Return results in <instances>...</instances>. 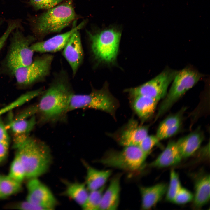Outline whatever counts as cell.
<instances>
[{"label": "cell", "instance_id": "1", "mask_svg": "<svg viewBox=\"0 0 210 210\" xmlns=\"http://www.w3.org/2000/svg\"><path fill=\"white\" fill-rule=\"evenodd\" d=\"M64 76L56 78L41 94L37 113L41 124H54L66 119L70 98L73 93Z\"/></svg>", "mask_w": 210, "mask_h": 210}, {"label": "cell", "instance_id": "2", "mask_svg": "<svg viewBox=\"0 0 210 210\" xmlns=\"http://www.w3.org/2000/svg\"><path fill=\"white\" fill-rule=\"evenodd\" d=\"M13 147L24 167L26 178H37L48 169L52 157L43 141L28 135H18L14 138Z\"/></svg>", "mask_w": 210, "mask_h": 210}, {"label": "cell", "instance_id": "3", "mask_svg": "<svg viewBox=\"0 0 210 210\" xmlns=\"http://www.w3.org/2000/svg\"><path fill=\"white\" fill-rule=\"evenodd\" d=\"M72 1L67 0L31 18L30 23L35 38L42 39L50 34L60 32L75 21L77 15Z\"/></svg>", "mask_w": 210, "mask_h": 210}, {"label": "cell", "instance_id": "4", "mask_svg": "<svg viewBox=\"0 0 210 210\" xmlns=\"http://www.w3.org/2000/svg\"><path fill=\"white\" fill-rule=\"evenodd\" d=\"M119 106V102L106 87L100 90H93L86 94L71 95L68 112L79 109L92 108L106 112L115 117V113Z\"/></svg>", "mask_w": 210, "mask_h": 210}, {"label": "cell", "instance_id": "5", "mask_svg": "<svg viewBox=\"0 0 210 210\" xmlns=\"http://www.w3.org/2000/svg\"><path fill=\"white\" fill-rule=\"evenodd\" d=\"M124 147L121 150L108 151L99 162L107 167L129 172L137 171L142 167L148 155L137 146Z\"/></svg>", "mask_w": 210, "mask_h": 210}, {"label": "cell", "instance_id": "6", "mask_svg": "<svg viewBox=\"0 0 210 210\" xmlns=\"http://www.w3.org/2000/svg\"><path fill=\"white\" fill-rule=\"evenodd\" d=\"M201 77L200 73L191 67H186L178 71L159 106L155 120L168 111L181 97L197 83Z\"/></svg>", "mask_w": 210, "mask_h": 210}, {"label": "cell", "instance_id": "7", "mask_svg": "<svg viewBox=\"0 0 210 210\" xmlns=\"http://www.w3.org/2000/svg\"><path fill=\"white\" fill-rule=\"evenodd\" d=\"M19 28L13 32L10 49L6 60V66L12 73L18 68L30 64L33 60L34 52L30 46L36 38L32 36H24Z\"/></svg>", "mask_w": 210, "mask_h": 210}, {"label": "cell", "instance_id": "8", "mask_svg": "<svg viewBox=\"0 0 210 210\" xmlns=\"http://www.w3.org/2000/svg\"><path fill=\"white\" fill-rule=\"evenodd\" d=\"M92 52L95 58L100 61L113 62L118 53L121 34L110 29L92 34L88 32Z\"/></svg>", "mask_w": 210, "mask_h": 210}, {"label": "cell", "instance_id": "9", "mask_svg": "<svg viewBox=\"0 0 210 210\" xmlns=\"http://www.w3.org/2000/svg\"><path fill=\"white\" fill-rule=\"evenodd\" d=\"M53 58L52 55L45 54L30 64L15 69L12 73L18 84L27 86L44 79L50 72Z\"/></svg>", "mask_w": 210, "mask_h": 210}, {"label": "cell", "instance_id": "10", "mask_svg": "<svg viewBox=\"0 0 210 210\" xmlns=\"http://www.w3.org/2000/svg\"><path fill=\"white\" fill-rule=\"evenodd\" d=\"M178 71L166 69L146 83L136 87L127 89L125 91L128 93L131 97L143 96L159 101L166 96L168 87Z\"/></svg>", "mask_w": 210, "mask_h": 210}, {"label": "cell", "instance_id": "11", "mask_svg": "<svg viewBox=\"0 0 210 210\" xmlns=\"http://www.w3.org/2000/svg\"><path fill=\"white\" fill-rule=\"evenodd\" d=\"M27 185V194L26 200L43 208L53 209L57 201L52 193L37 178L28 179Z\"/></svg>", "mask_w": 210, "mask_h": 210}, {"label": "cell", "instance_id": "12", "mask_svg": "<svg viewBox=\"0 0 210 210\" xmlns=\"http://www.w3.org/2000/svg\"><path fill=\"white\" fill-rule=\"evenodd\" d=\"M148 127L139 125L132 118L117 133L112 136L119 144L124 147L138 146L148 134Z\"/></svg>", "mask_w": 210, "mask_h": 210}, {"label": "cell", "instance_id": "13", "mask_svg": "<svg viewBox=\"0 0 210 210\" xmlns=\"http://www.w3.org/2000/svg\"><path fill=\"white\" fill-rule=\"evenodd\" d=\"M86 22L83 21L76 26L75 20L74 22L73 27L69 31L54 36L47 40L32 43L30 48L34 52L42 53L59 51L64 48L72 34L81 29Z\"/></svg>", "mask_w": 210, "mask_h": 210}, {"label": "cell", "instance_id": "14", "mask_svg": "<svg viewBox=\"0 0 210 210\" xmlns=\"http://www.w3.org/2000/svg\"><path fill=\"white\" fill-rule=\"evenodd\" d=\"M62 55L71 69L74 76L82 64L84 52L79 30L74 33L63 49Z\"/></svg>", "mask_w": 210, "mask_h": 210}, {"label": "cell", "instance_id": "15", "mask_svg": "<svg viewBox=\"0 0 210 210\" xmlns=\"http://www.w3.org/2000/svg\"><path fill=\"white\" fill-rule=\"evenodd\" d=\"M167 188V184L163 183L149 187L140 186L142 209L148 210L154 206L166 193Z\"/></svg>", "mask_w": 210, "mask_h": 210}, {"label": "cell", "instance_id": "16", "mask_svg": "<svg viewBox=\"0 0 210 210\" xmlns=\"http://www.w3.org/2000/svg\"><path fill=\"white\" fill-rule=\"evenodd\" d=\"M121 175L114 176L111 179L107 189L104 192L100 210H116L119 203Z\"/></svg>", "mask_w": 210, "mask_h": 210}, {"label": "cell", "instance_id": "17", "mask_svg": "<svg viewBox=\"0 0 210 210\" xmlns=\"http://www.w3.org/2000/svg\"><path fill=\"white\" fill-rule=\"evenodd\" d=\"M131 98L132 107L142 122L147 120L152 116L159 101L155 99L143 96Z\"/></svg>", "mask_w": 210, "mask_h": 210}, {"label": "cell", "instance_id": "18", "mask_svg": "<svg viewBox=\"0 0 210 210\" xmlns=\"http://www.w3.org/2000/svg\"><path fill=\"white\" fill-rule=\"evenodd\" d=\"M182 158L176 142L172 141L168 143L164 150L150 165L157 167H168L178 163Z\"/></svg>", "mask_w": 210, "mask_h": 210}, {"label": "cell", "instance_id": "19", "mask_svg": "<svg viewBox=\"0 0 210 210\" xmlns=\"http://www.w3.org/2000/svg\"><path fill=\"white\" fill-rule=\"evenodd\" d=\"M204 139L203 132L198 130L178 140L176 142L182 158L189 157L195 153L200 148Z\"/></svg>", "mask_w": 210, "mask_h": 210}, {"label": "cell", "instance_id": "20", "mask_svg": "<svg viewBox=\"0 0 210 210\" xmlns=\"http://www.w3.org/2000/svg\"><path fill=\"white\" fill-rule=\"evenodd\" d=\"M83 163L87 169L85 184L90 191L99 189L104 186L110 176V170H99L88 164L85 161Z\"/></svg>", "mask_w": 210, "mask_h": 210}, {"label": "cell", "instance_id": "21", "mask_svg": "<svg viewBox=\"0 0 210 210\" xmlns=\"http://www.w3.org/2000/svg\"><path fill=\"white\" fill-rule=\"evenodd\" d=\"M210 175H204L196 182L193 196L194 205L200 208L205 205L210 199Z\"/></svg>", "mask_w": 210, "mask_h": 210}, {"label": "cell", "instance_id": "22", "mask_svg": "<svg viewBox=\"0 0 210 210\" xmlns=\"http://www.w3.org/2000/svg\"><path fill=\"white\" fill-rule=\"evenodd\" d=\"M37 123L34 115L29 118L16 117L9 123L7 128H9L15 136L27 135L35 127Z\"/></svg>", "mask_w": 210, "mask_h": 210}, {"label": "cell", "instance_id": "23", "mask_svg": "<svg viewBox=\"0 0 210 210\" xmlns=\"http://www.w3.org/2000/svg\"><path fill=\"white\" fill-rule=\"evenodd\" d=\"M65 183L66 188L64 194L73 200L82 207L89 194L85 184L77 182Z\"/></svg>", "mask_w": 210, "mask_h": 210}, {"label": "cell", "instance_id": "24", "mask_svg": "<svg viewBox=\"0 0 210 210\" xmlns=\"http://www.w3.org/2000/svg\"><path fill=\"white\" fill-rule=\"evenodd\" d=\"M22 187L21 183L8 175L2 176L0 180V199L6 198L19 192Z\"/></svg>", "mask_w": 210, "mask_h": 210}, {"label": "cell", "instance_id": "25", "mask_svg": "<svg viewBox=\"0 0 210 210\" xmlns=\"http://www.w3.org/2000/svg\"><path fill=\"white\" fill-rule=\"evenodd\" d=\"M105 186L100 188L90 191L87 199L82 208L84 210H100Z\"/></svg>", "mask_w": 210, "mask_h": 210}, {"label": "cell", "instance_id": "26", "mask_svg": "<svg viewBox=\"0 0 210 210\" xmlns=\"http://www.w3.org/2000/svg\"><path fill=\"white\" fill-rule=\"evenodd\" d=\"M36 92L30 91L23 94L9 104L0 109V117L2 115L20 106L37 96Z\"/></svg>", "mask_w": 210, "mask_h": 210}, {"label": "cell", "instance_id": "27", "mask_svg": "<svg viewBox=\"0 0 210 210\" xmlns=\"http://www.w3.org/2000/svg\"><path fill=\"white\" fill-rule=\"evenodd\" d=\"M8 175L13 179L20 183L26 178L24 167L20 158L16 155L12 162Z\"/></svg>", "mask_w": 210, "mask_h": 210}, {"label": "cell", "instance_id": "28", "mask_svg": "<svg viewBox=\"0 0 210 210\" xmlns=\"http://www.w3.org/2000/svg\"><path fill=\"white\" fill-rule=\"evenodd\" d=\"M170 177V182L166 192V198L167 201L173 202L175 195L182 187L178 175L174 170H171Z\"/></svg>", "mask_w": 210, "mask_h": 210}, {"label": "cell", "instance_id": "29", "mask_svg": "<svg viewBox=\"0 0 210 210\" xmlns=\"http://www.w3.org/2000/svg\"><path fill=\"white\" fill-rule=\"evenodd\" d=\"M65 0H28L30 4L36 10L48 9Z\"/></svg>", "mask_w": 210, "mask_h": 210}, {"label": "cell", "instance_id": "30", "mask_svg": "<svg viewBox=\"0 0 210 210\" xmlns=\"http://www.w3.org/2000/svg\"><path fill=\"white\" fill-rule=\"evenodd\" d=\"M160 140L156 135H148L138 146L148 155L153 148L159 143Z\"/></svg>", "mask_w": 210, "mask_h": 210}, {"label": "cell", "instance_id": "31", "mask_svg": "<svg viewBox=\"0 0 210 210\" xmlns=\"http://www.w3.org/2000/svg\"><path fill=\"white\" fill-rule=\"evenodd\" d=\"M180 113L170 116L164 120L160 123L156 133L161 132L166 129L173 127L181 123Z\"/></svg>", "mask_w": 210, "mask_h": 210}, {"label": "cell", "instance_id": "32", "mask_svg": "<svg viewBox=\"0 0 210 210\" xmlns=\"http://www.w3.org/2000/svg\"><path fill=\"white\" fill-rule=\"evenodd\" d=\"M193 195L187 189L181 187L175 195L172 202L179 204H186L193 199Z\"/></svg>", "mask_w": 210, "mask_h": 210}, {"label": "cell", "instance_id": "33", "mask_svg": "<svg viewBox=\"0 0 210 210\" xmlns=\"http://www.w3.org/2000/svg\"><path fill=\"white\" fill-rule=\"evenodd\" d=\"M19 21L17 20L9 21L6 30L0 38V51L4 46L9 35L15 29L19 27Z\"/></svg>", "mask_w": 210, "mask_h": 210}, {"label": "cell", "instance_id": "34", "mask_svg": "<svg viewBox=\"0 0 210 210\" xmlns=\"http://www.w3.org/2000/svg\"><path fill=\"white\" fill-rule=\"evenodd\" d=\"M181 123L166 129L160 133H156V135L160 141L168 138L174 135L178 132Z\"/></svg>", "mask_w": 210, "mask_h": 210}, {"label": "cell", "instance_id": "35", "mask_svg": "<svg viewBox=\"0 0 210 210\" xmlns=\"http://www.w3.org/2000/svg\"><path fill=\"white\" fill-rule=\"evenodd\" d=\"M13 207L16 209L23 210H44L42 207L27 200L16 203Z\"/></svg>", "mask_w": 210, "mask_h": 210}, {"label": "cell", "instance_id": "36", "mask_svg": "<svg viewBox=\"0 0 210 210\" xmlns=\"http://www.w3.org/2000/svg\"><path fill=\"white\" fill-rule=\"evenodd\" d=\"M7 127L0 117V141L9 145L10 138Z\"/></svg>", "mask_w": 210, "mask_h": 210}, {"label": "cell", "instance_id": "37", "mask_svg": "<svg viewBox=\"0 0 210 210\" xmlns=\"http://www.w3.org/2000/svg\"><path fill=\"white\" fill-rule=\"evenodd\" d=\"M9 145L0 141V163L5 159L8 154Z\"/></svg>", "mask_w": 210, "mask_h": 210}, {"label": "cell", "instance_id": "38", "mask_svg": "<svg viewBox=\"0 0 210 210\" xmlns=\"http://www.w3.org/2000/svg\"><path fill=\"white\" fill-rule=\"evenodd\" d=\"M2 21L1 20V19H0V24L1 23Z\"/></svg>", "mask_w": 210, "mask_h": 210}, {"label": "cell", "instance_id": "39", "mask_svg": "<svg viewBox=\"0 0 210 210\" xmlns=\"http://www.w3.org/2000/svg\"><path fill=\"white\" fill-rule=\"evenodd\" d=\"M1 176H1V175H0V179H1Z\"/></svg>", "mask_w": 210, "mask_h": 210}]
</instances>
